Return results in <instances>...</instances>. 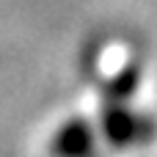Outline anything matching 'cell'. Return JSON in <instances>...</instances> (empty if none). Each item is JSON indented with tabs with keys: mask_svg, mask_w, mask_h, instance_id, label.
Listing matches in <instances>:
<instances>
[{
	"mask_svg": "<svg viewBox=\"0 0 157 157\" xmlns=\"http://www.w3.org/2000/svg\"><path fill=\"white\" fill-rule=\"evenodd\" d=\"M91 144H94V138H91L88 124L75 119L58 130V135L52 141V152L58 157H83L86 152H91Z\"/></svg>",
	"mask_w": 157,
	"mask_h": 157,
	"instance_id": "1",
	"label": "cell"
},
{
	"mask_svg": "<svg viewBox=\"0 0 157 157\" xmlns=\"http://www.w3.org/2000/svg\"><path fill=\"white\" fill-rule=\"evenodd\" d=\"M102 127H105V135H108V141H113V144H130V141H138V135H144V130H146V121L144 119H138V116H132V113H127V110H108L105 113V119H102Z\"/></svg>",
	"mask_w": 157,
	"mask_h": 157,
	"instance_id": "2",
	"label": "cell"
}]
</instances>
